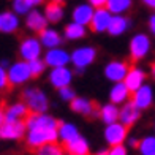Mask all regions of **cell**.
Returning <instances> with one entry per match:
<instances>
[{
	"mask_svg": "<svg viewBox=\"0 0 155 155\" xmlns=\"http://www.w3.org/2000/svg\"><path fill=\"white\" fill-rule=\"evenodd\" d=\"M153 130H155V122H153Z\"/></svg>",
	"mask_w": 155,
	"mask_h": 155,
	"instance_id": "obj_47",
	"label": "cell"
},
{
	"mask_svg": "<svg viewBox=\"0 0 155 155\" xmlns=\"http://www.w3.org/2000/svg\"><path fill=\"white\" fill-rule=\"evenodd\" d=\"M139 117H141V111L133 106L131 101L120 106V111H119V122L122 125H125L127 128H130V127L135 125L139 120Z\"/></svg>",
	"mask_w": 155,
	"mask_h": 155,
	"instance_id": "obj_23",
	"label": "cell"
},
{
	"mask_svg": "<svg viewBox=\"0 0 155 155\" xmlns=\"http://www.w3.org/2000/svg\"><path fill=\"white\" fill-rule=\"evenodd\" d=\"M45 2V0H27V3H29L30 6H32V8H35V6H38V5H41V3H43Z\"/></svg>",
	"mask_w": 155,
	"mask_h": 155,
	"instance_id": "obj_42",
	"label": "cell"
},
{
	"mask_svg": "<svg viewBox=\"0 0 155 155\" xmlns=\"http://www.w3.org/2000/svg\"><path fill=\"white\" fill-rule=\"evenodd\" d=\"M22 101L27 104V108L32 114H46L51 103L49 97L43 89L40 87H27L22 90Z\"/></svg>",
	"mask_w": 155,
	"mask_h": 155,
	"instance_id": "obj_1",
	"label": "cell"
},
{
	"mask_svg": "<svg viewBox=\"0 0 155 155\" xmlns=\"http://www.w3.org/2000/svg\"><path fill=\"white\" fill-rule=\"evenodd\" d=\"M29 67H30V73H32V78H40L46 71V63L43 59H37V60H32L29 62Z\"/></svg>",
	"mask_w": 155,
	"mask_h": 155,
	"instance_id": "obj_34",
	"label": "cell"
},
{
	"mask_svg": "<svg viewBox=\"0 0 155 155\" xmlns=\"http://www.w3.org/2000/svg\"><path fill=\"white\" fill-rule=\"evenodd\" d=\"M33 8L27 3V0H11V11L16 13L18 16H25Z\"/></svg>",
	"mask_w": 155,
	"mask_h": 155,
	"instance_id": "obj_33",
	"label": "cell"
},
{
	"mask_svg": "<svg viewBox=\"0 0 155 155\" xmlns=\"http://www.w3.org/2000/svg\"><path fill=\"white\" fill-rule=\"evenodd\" d=\"M150 76L153 78V79H155V62H153L152 65H150Z\"/></svg>",
	"mask_w": 155,
	"mask_h": 155,
	"instance_id": "obj_45",
	"label": "cell"
},
{
	"mask_svg": "<svg viewBox=\"0 0 155 155\" xmlns=\"http://www.w3.org/2000/svg\"><path fill=\"white\" fill-rule=\"evenodd\" d=\"M133 6V0H108L106 8L112 16L116 15H125L127 11H130Z\"/></svg>",
	"mask_w": 155,
	"mask_h": 155,
	"instance_id": "obj_30",
	"label": "cell"
},
{
	"mask_svg": "<svg viewBox=\"0 0 155 155\" xmlns=\"http://www.w3.org/2000/svg\"><path fill=\"white\" fill-rule=\"evenodd\" d=\"M35 153L37 155H67V150L59 143H51V144H46L43 147H40V149H37Z\"/></svg>",
	"mask_w": 155,
	"mask_h": 155,
	"instance_id": "obj_32",
	"label": "cell"
},
{
	"mask_svg": "<svg viewBox=\"0 0 155 155\" xmlns=\"http://www.w3.org/2000/svg\"><path fill=\"white\" fill-rule=\"evenodd\" d=\"M5 120H6V119H5V108L0 106V125L5 124Z\"/></svg>",
	"mask_w": 155,
	"mask_h": 155,
	"instance_id": "obj_43",
	"label": "cell"
},
{
	"mask_svg": "<svg viewBox=\"0 0 155 155\" xmlns=\"http://www.w3.org/2000/svg\"><path fill=\"white\" fill-rule=\"evenodd\" d=\"M30 111L24 101L11 103L10 106L5 108V119L6 120H25L29 117Z\"/></svg>",
	"mask_w": 155,
	"mask_h": 155,
	"instance_id": "obj_25",
	"label": "cell"
},
{
	"mask_svg": "<svg viewBox=\"0 0 155 155\" xmlns=\"http://www.w3.org/2000/svg\"><path fill=\"white\" fill-rule=\"evenodd\" d=\"M86 2L90 3L94 8H103V6H106L108 0H86Z\"/></svg>",
	"mask_w": 155,
	"mask_h": 155,
	"instance_id": "obj_39",
	"label": "cell"
},
{
	"mask_svg": "<svg viewBox=\"0 0 155 155\" xmlns=\"http://www.w3.org/2000/svg\"><path fill=\"white\" fill-rule=\"evenodd\" d=\"M43 60L46 63V67L49 68H59V67H68L71 63L70 59V52L65 48H52V49H46L43 54Z\"/></svg>",
	"mask_w": 155,
	"mask_h": 155,
	"instance_id": "obj_11",
	"label": "cell"
},
{
	"mask_svg": "<svg viewBox=\"0 0 155 155\" xmlns=\"http://www.w3.org/2000/svg\"><path fill=\"white\" fill-rule=\"evenodd\" d=\"M43 45L38 40V37H25L19 43V57L24 62H32L37 59H43Z\"/></svg>",
	"mask_w": 155,
	"mask_h": 155,
	"instance_id": "obj_6",
	"label": "cell"
},
{
	"mask_svg": "<svg viewBox=\"0 0 155 155\" xmlns=\"http://www.w3.org/2000/svg\"><path fill=\"white\" fill-rule=\"evenodd\" d=\"M8 81H10V87H19V86H24L32 79V73H30V67H29V62H24V60H18V62H13L11 65L8 67Z\"/></svg>",
	"mask_w": 155,
	"mask_h": 155,
	"instance_id": "obj_5",
	"label": "cell"
},
{
	"mask_svg": "<svg viewBox=\"0 0 155 155\" xmlns=\"http://www.w3.org/2000/svg\"><path fill=\"white\" fill-rule=\"evenodd\" d=\"M97 57H98V51L92 45L78 46L70 52V59H71L73 68H79V70H86L87 67H90L97 60Z\"/></svg>",
	"mask_w": 155,
	"mask_h": 155,
	"instance_id": "obj_4",
	"label": "cell"
},
{
	"mask_svg": "<svg viewBox=\"0 0 155 155\" xmlns=\"http://www.w3.org/2000/svg\"><path fill=\"white\" fill-rule=\"evenodd\" d=\"M108 155H128V150H127V147L124 144L112 146L111 149H109V152H108Z\"/></svg>",
	"mask_w": 155,
	"mask_h": 155,
	"instance_id": "obj_37",
	"label": "cell"
},
{
	"mask_svg": "<svg viewBox=\"0 0 155 155\" xmlns=\"http://www.w3.org/2000/svg\"><path fill=\"white\" fill-rule=\"evenodd\" d=\"M133 106H135L136 109H139L141 112L143 111H147L150 109L153 106L155 103V94H153V87L150 86V84H144V86H141L136 92L131 94V100Z\"/></svg>",
	"mask_w": 155,
	"mask_h": 155,
	"instance_id": "obj_8",
	"label": "cell"
},
{
	"mask_svg": "<svg viewBox=\"0 0 155 155\" xmlns=\"http://www.w3.org/2000/svg\"><path fill=\"white\" fill-rule=\"evenodd\" d=\"M127 141H128V146L130 147H136V149H138V146H139V141L136 139V138H128V139H127Z\"/></svg>",
	"mask_w": 155,
	"mask_h": 155,
	"instance_id": "obj_41",
	"label": "cell"
},
{
	"mask_svg": "<svg viewBox=\"0 0 155 155\" xmlns=\"http://www.w3.org/2000/svg\"><path fill=\"white\" fill-rule=\"evenodd\" d=\"M141 2H143L144 6H147V8H150V10L155 11V0H141Z\"/></svg>",
	"mask_w": 155,
	"mask_h": 155,
	"instance_id": "obj_40",
	"label": "cell"
},
{
	"mask_svg": "<svg viewBox=\"0 0 155 155\" xmlns=\"http://www.w3.org/2000/svg\"><path fill=\"white\" fill-rule=\"evenodd\" d=\"M51 2H54V3H59V5H63V3H65V0H51Z\"/></svg>",
	"mask_w": 155,
	"mask_h": 155,
	"instance_id": "obj_46",
	"label": "cell"
},
{
	"mask_svg": "<svg viewBox=\"0 0 155 155\" xmlns=\"http://www.w3.org/2000/svg\"><path fill=\"white\" fill-rule=\"evenodd\" d=\"M128 70H130V63L127 60H124V59H112V60H109L106 65H104L103 74H104V78H106L109 82L116 84V82H124L127 73H128Z\"/></svg>",
	"mask_w": 155,
	"mask_h": 155,
	"instance_id": "obj_7",
	"label": "cell"
},
{
	"mask_svg": "<svg viewBox=\"0 0 155 155\" xmlns=\"http://www.w3.org/2000/svg\"><path fill=\"white\" fill-rule=\"evenodd\" d=\"M25 127L27 130L32 128H57L59 120L51 114H29V117L25 119Z\"/></svg>",
	"mask_w": 155,
	"mask_h": 155,
	"instance_id": "obj_16",
	"label": "cell"
},
{
	"mask_svg": "<svg viewBox=\"0 0 155 155\" xmlns=\"http://www.w3.org/2000/svg\"><path fill=\"white\" fill-rule=\"evenodd\" d=\"M152 51V38L149 33L138 32L130 38L128 43V54L133 62L144 60Z\"/></svg>",
	"mask_w": 155,
	"mask_h": 155,
	"instance_id": "obj_3",
	"label": "cell"
},
{
	"mask_svg": "<svg viewBox=\"0 0 155 155\" xmlns=\"http://www.w3.org/2000/svg\"><path fill=\"white\" fill-rule=\"evenodd\" d=\"M38 40L41 41L45 49L60 48L63 43V35L57 29H54V27H46L43 32L38 33Z\"/></svg>",
	"mask_w": 155,
	"mask_h": 155,
	"instance_id": "obj_20",
	"label": "cell"
},
{
	"mask_svg": "<svg viewBox=\"0 0 155 155\" xmlns=\"http://www.w3.org/2000/svg\"><path fill=\"white\" fill-rule=\"evenodd\" d=\"M43 13H45L49 24H59L65 18V6L54 3V2H49V3H46Z\"/></svg>",
	"mask_w": 155,
	"mask_h": 155,
	"instance_id": "obj_28",
	"label": "cell"
},
{
	"mask_svg": "<svg viewBox=\"0 0 155 155\" xmlns=\"http://www.w3.org/2000/svg\"><path fill=\"white\" fill-rule=\"evenodd\" d=\"M57 141H59L57 128H32L27 130L25 133V144L32 150H37L46 144L57 143Z\"/></svg>",
	"mask_w": 155,
	"mask_h": 155,
	"instance_id": "obj_2",
	"label": "cell"
},
{
	"mask_svg": "<svg viewBox=\"0 0 155 155\" xmlns=\"http://www.w3.org/2000/svg\"><path fill=\"white\" fill-rule=\"evenodd\" d=\"M108 152H109V149H100L95 155H108Z\"/></svg>",
	"mask_w": 155,
	"mask_h": 155,
	"instance_id": "obj_44",
	"label": "cell"
},
{
	"mask_svg": "<svg viewBox=\"0 0 155 155\" xmlns=\"http://www.w3.org/2000/svg\"><path fill=\"white\" fill-rule=\"evenodd\" d=\"M65 147V150L68 155H90V146L89 141L84 136H78L76 139H73L71 143H68Z\"/></svg>",
	"mask_w": 155,
	"mask_h": 155,
	"instance_id": "obj_29",
	"label": "cell"
},
{
	"mask_svg": "<svg viewBox=\"0 0 155 155\" xmlns=\"http://www.w3.org/2000/svg\"><path fill=\"white\" fill-rule=\"evenodd\" d=\"M74 78V71L70 67H59V68H51L48 73V81L54 89H63L71 86Z\"/></svg>",
	"mask_w": 155,
	"mask_h": 155,
	"instance_id": "obj_9",
	"label": "cell"
},
{
	"mask_svg": "<svg viewBox=\"0 0 155 155\" xmlns=\"http://www.w3.org/2000/svg\"><path fill=\"white\" fill-rule=\"evenodd\" d=\"M108 98H109V103H114L117 106H122V104L128 103L131 100V92L124 82H116L112 84L109 92H108Z\"/></svg>",
	"mask_w": 155,
	"mask_h": 155,
	"instance_id": "obj_21",
	"label": "cell"
},
{
	"mask_svg": "<svg viewBox=\"0 0 155 155\" xmlns=\"http://www.w3.org/2000/svg\"><path fill=\"white\" fill-rule=\"evenodd\" d=\"M27 127L25 120H5L0 125V139L5 141H18L25 138Z\"/></svg>",
	"mask_w": 155,
	"mask_h": 155,
	"instance_id": "obj_10",
	"label": "cell"
},
{
	"mask_svg": "<svg viewBox=\"0 0 155 155\" xmlns=\"http://www.w3.org/2000/svg\"><path fill=\"white\" fill-rule=\"evenodd\" d=\"M119 111H120V106L108 101V103H104L100 106V109H98V117L101 119V122L104 125H109V124L119 122Z\"/></svg>",
	"mask_w": 155,
	"mask_h": 155,
	"instance_id": "obj_27",
	"label": "cell"
},
{
	"mask_svg": "<svg viewBox=\"0 0 155 155\" xmlns=\"http://www.w3.org/2000/svg\"><path fill=\"white\" fill-rule=\"evenodd\" d=\"M94 13H95V8L90 3H87V2L78 3L71 10V21L76 22V24L89 27L90 21H92V18H94Z\"/></svg>",
	"mask_w": 155,
	"mask_h": 155,
	"instance_id": "obj_18",
	"label": "cell"
},
{
	"mask_svg": "<svg viewBox=\"0 0 155 155\" xmlns=\"http://www.w3.org/2000/svg\"><path fill=\"white\" fill-rule=\"evenodd\" d=\"M57 95L62 101H67V103H71L74 98L78 97L76 94V90L71 87V86H68V87H63V89H59L57 90Z\"/></svg>",
	"mask_w": 155,
	"mask_h": 155,
	"instance_id": "obj_35",
	"label": "cell"
},
{
	"mask_svg": "<svg viewBox=\"0 0 155 155\" xmlns=\"http://www.w3.org/2000/svg\"><path fill=\"white\" fill-rule=\"evenodd\" d=\"M146 79H147L146 70L138 67V65H133V67H130L128 73H127L125 79H124V84L127 86V89L133 94V92H136L141 86H144Z\"/></svg>",
	"mask_w": 155,
	"mask_h": 155,
	"instance_id": "obj_14",
	"label": "cell"
},
{
	"mask_svg": "<svg viewBox=\"0 0 155 155\" xmlns=\"http://www.w3.org/2000/svg\"><path fill=\"white\" fill-rule=\"evenodd\" d=\"M70 109L73 112L79 116H84V117H98V109L95 101H92L90 98L87 97H79L78 95L74 100L70 103Z\"/></svg>",
	"mask_w": 155,
	"mask_h": 155,
	"instance_id": "obj_13",
	"label": "cell"
},
{
	"mask_svg": "<svg viewBox=\"0 0 155 155\" xmlns=\"http://www.w3.org/2000/svg\"><path fill=\"white\" fill-rule=\"evenodd\" d=\"M131 25H133V22L127 15H116L111 18V22H109L106 33L111 35V37H122L124 33H127L131 29Z\"/></svg>",
	"mask_w": 155,
	"mask_h": 155,
	"instance_id": "obj_19",
	"label": "cell"
},
{
	"mask_svg": "<svg viewBox=\"0 0 155 155\" xmlns=\"http://www.w3.org/2000/svg\"><path fill=\"white\" fill-rule=\"evenodd\" d=\"M138 150L141 155H155V135H147L146 138L139 139Z\"/></svg>",
	"mask_w": 155,
	"mask_h": 155,
	"instance_id": "obj_31",
	"label": "cell"
},
{
	"mask_svg": "<svg viewBox=\"0 0 155 155\" xmlns=\"http://www.w3.org/2000/svg\"><path fill=\"white\" fill-rule=\"evenodd\" d=\"M21 27V19L13 11H2L0 13V33H16Z\"/></svg>",
	"mask_w": 155,
	"mask_h": 155,
	"instance_id": "obj_22",
	"label": "cell"
},
{
	"mask_svg": "<svg viewBox=\"0 0 155 155\" xmlns=\"http://www.w3.org/2000/svg\"><path fill=\"white\" fill-rule=\"evenodd\" d=\"M147 29H149V33L155 38V13L150 15L149 19H147Z\"/></svg>",
	"mask_w": 155,
	"mask_h": 155,
	"instance_id": "obj_38",
	"label": "cell"
},
{
	"mask_svg": "<svg viewBox=\"0 0 155 155\" xmlns=\"http://www.w3.org/2000/svg\"><path fill=\"white\" fill-rule=\"evenodd\" d=\"M111 18H112V15L108 11L106 6H103V8H95V13H94L92 21H90L89 29L94 33H106L109 22H111Z\"/></svg>",
	"mask_w": 155,
	"mask_h": 155,
	"instance_id": "obj_15",
	"label": "cell"
},
{
	"mask_svg": "<svg viewBox=\"0 0 155 155\" xmlns=\"http://www.w3.org/2000/svg\"><path fill=\"white\" fill-rule=\"evenodd\" d=\"M24 25H25L27 30L35 32V33H40V32H43L46 27L49 25V22H48V19H46L43 11L33 8L30 13H27V15H25Z\"/></svg>",
	"mask_w": 155,
	"mask_h": 155,
	"instance_id": "obj_17",
	"label": "cell"
},
{
	"mask_svg": "<svg viewBox=\"0 0 155 155\" xmlns=\"http://www.w3.org/2000/svg\"><path fill=\"white\" fill-rule=\"evenodd\" d=\"M10 87V81H8V71L6 68L0 67V90H5Z\"/></svg>",
	"mask_w": 155,
	"mask_h": 155,
	"instance_id": "obj_36",
	"label": "cell"
},
{
	"mask_svg": "<svg viewBox=\"0 0 155 155\" xmlns=\"http://www.w3.org/2000/svg\"><path fill=\"white\" fill-rule=\"evenodd\" d=\"M103 136L111 147L112 146H120L128 139V128H127L125 125H122L120 122H114V124L106 125Z\"/></svg>",
	"mask_w": 155,
	"mask_h": 155,
	"instance_id": "obj_12",
	"label": "cell"
},
{
	"mask_svg": "<svg viewBox=\"0 0 155 155\" xmlns=\"http://www.w3.org/2000/svg\"><path fill=\"white\" fill-rule=\"evenodd\" d=\"M89 27L86 25H81V24H76V22H68L65 27H63V40H68V41H79L82 38H86Z\"/></svg>",
	"mask_w": 155,
	"mask_h": 155,
	"instance_id": "obj_26",
	"label": "cell"
},
{
	"mask_svg": "<svg viewBox=\"0 0 155 155\" xmlns=\"http://www.w3.org/2000/svg\"><path fill=\"white\" fill-rule=\"evenodd\" d=\"M57 133H59V141L62 143V146H67L78 136H81L76 124H73V122H59Z\"/></svg>",
	"mask_w": 155,
	"mask_h": 155,
	"instance_id": "obj_24",
	"label": "cell"
}]
</instances>
